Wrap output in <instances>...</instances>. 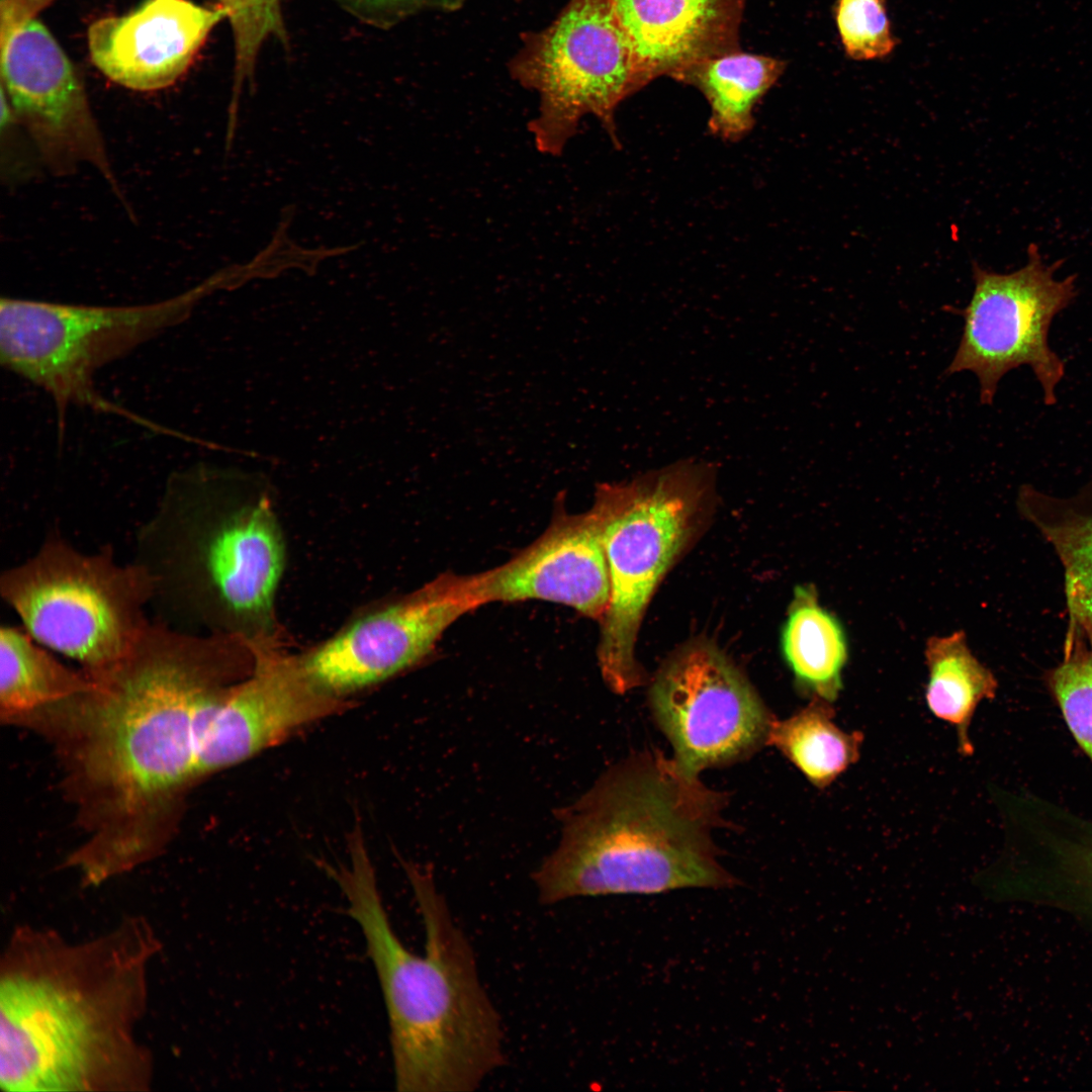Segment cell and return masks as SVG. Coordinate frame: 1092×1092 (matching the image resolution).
Listing matches in <instances>:
<instances>
[{"label":"cell","mask_w":1092,"mask_h":1092,"mask_svg":"<svg viewBox=\"0 0 1092 1092\" xmlns=\"http://www.w3.org/2000/svg\"><path fill=\"white\" fill-rule=\"evenodd\" d=\"M235 657L219 636L150 623L48 729L83 832L68 860L86 881L101 885L168 846L201 782L204 734L237 673Z\"/></svg>","instance_id":"1"},{"label":"cell","mask_w":1092,"mask_h":1092,"mask_svg":"<svg viewBox=\"0 0 1092 1092\" xmlns=\"http://www.w3.org/2000/svg\"><path fill=\"white\" fill-rule=\"evenodd\" d=\"M160 947L140 916L76 943L17 927L0 968L2 1090H148L152 1059L134 1028Z\"/></svg>","instance_id":"2"},{"label":"cell","mask_w":1092,"mask_h":1092,"mask_svg":"<svg viewBox=\"0 0 1092 1092\" xmlns=\"http://www.w3.org/2000/svg\"><path fill=\"white\" fill-rule=\"evenodd\" d=\"M349 854L348 864L325 869L348 902L378 977L395 1088L476 1090L506 1060L502 1019L431 868L401 860L424 925L425 951L418 954L392 927L364 842H352Z\"/></svg>","instance_id":"3"},{"label":"cell","mask_w":1092,"mask_h":1092,"mask_svg":"<svg viewBox=\"0 0 1092 1092\" xmlns=\"http://www.w3.org/2000/svg\"><path fill=\"white\" fill-rule=\"evenodd\" d=\"M726 805L673 757L631 753L556 809L560 840L533 874L540 902L737 886L713 838Z\"/></svg>","instance_id":"4"},{"label":"cell","mask_w":1092,"mask_h":1092,"mask_svg":"<svg viewBox=\"0 0 1092 1092\" xmlns=\"http://www.w3.org/2000/svg\"><path fill=\"white\" fill-rule=\"evenodd\" d=\"M235 479L204 465L171 475L135 562L174 619L246 638L270 617L285 549L269 499L239 502Z\"/></svg>","instance_id":"5"},{"label":"cell","mask_w":1092,"mask_h":1092,"mask_svg":"<svg viewBox=\"0 0 1092 1092\" xmlns=\"http://www.w3.org/2000/svg\"><path fill=\"white\" fill-rule=\"evenodd\" d=\"M241 279L237 267L211 275L169 298L131 305L62 303L2 297L0 362L52 398L60 437L71 406L123 418L158 434L166 427L112 402L94 383L95 373L191 314L217 289Z\"/></svg>","instance_id":"6"},{"label":"cell","mask_w":1092,"mask_h":1092,"mask_svg":"<svg viewBox=\"0 0 1092 1092\" xmlns=\"http://www.w3.org/2000/svg\"><path fill=\"white\" fill-rule=\"evenodd\" d=\"M713 482L709 464L681 461L597 488L589 510L601 530L611 583L597 656L603 679L618 695L645 682L635 657L642 618L656 586L702 526Z\"/></svg>","instance_id":"7"},{"label":"cell","mask_w":1092,"mask_h":1092,"mask_svg":"<svg viewBox=\"0 0 1092 1092\" xmlns=\"http://www.w3.org/2000/svg\"><path fill=\"white\" fill-rule=\"evenodd\" d=\"M0 590L33 639L91 674L121 660L150 624L153 589L136 562L87 553L57 536L4 572Z\"/></svg>","instance_id":"8"},{"label":"cell","mask_w":1092,"mask_h":1092,"mask_svg":"<svg viewBox=\"0 0 1092 1092\" xmlns=\"http://www.w3.org/2000/svg\"><path fill=\"white\" fill-rule=\"evenodd\" d=\"M510 72L538 94L529 130L536 148L552 156L561 154L586 114L618 146L616 109L646 85L611 0H569L549 26L525 34Z\"/></svg>","instance_id":"9"},{"label":"cell","mask_w":1092,"mask_h":1092,"mask_svg":"<svg viewBox=\"0 0 1092 1092\" xmlns=\"http://www.w3.org/2000/svg\"><path fill=\"white\" fill-rule=\"evenodd\" d=\"M1063 263L1045 264L1032 243L1027 263L1014 272L1000 274L974 265L973 295L960 311L963 333L946 372H973L982 404H992L1002 377L1021 366L1031 369L1044 404L1057 402L1056 388L1066 365L1051 348L1049 334L1054 318L1077 296V275L1055 277Z\"/></svg>","instance_id":"10"},{"label":"cell","mask_w":1092,"mask_h":1092,"mask_svg":"<svg viewBox=\"0 0 1092 1092\" xmlns=\"http://www.w3.org/2000/svg\"><path fill=\"white\" fill-rule=\"evenodd\" d=\"M648 704L686 770L744 760L766 744L774 716L744 674L710 640L694 639L652 678Z\"/></svg>","instance_id":"11"},{"label":"cell","mask_w":1092,"mask_h":1092,"mask_svg":"<svg viewBox=\"0 0 1092 1092\" xmlns=\"http://www.w3.org/2000/svg\"><path fill=\"white\" fill-rule=\"evenodd\" d=\"M483 605L481 572H445L359 617L300 660L318 689L341 699L421 662L454 622Z\"/></svg>","instance_id":"12"},{"label":"cell","mask_w":1092,"mask_h":1092,"mask_svg":"<svg viewBox=\"0 0 1092 1092\" xmlns=\"http://www.w3.org/2000/svg\"><path fill=\"white\" fill-rule=\"evenodd\" d=\"M1 91L48 169H96L117 191L107 148L74 65L36 18L1 21Z\"/></svg>","instance_id":"13"},{"label":"cell","mask_w":1092,"mask_h":1092,"mask_svg":"<svg viewBox=\"0 0 1092 1092\" xmlns=\"http://www.w3.org/2000/svg\"><path fill=\"white\" fill-rule=\"evenodd\" d=\"M996 806L1004 844L992 889L1092 918V820L1023 791L1002 792Z\"/></svg>","instance_id":"14"},{"label":"cell","mask_w":1092,"mask_h":1092,"mask_svg":"<svg viewBox=\"0 0 1092 1092\" xmlns=\"http://www.w3.org/2000/svg\"><path fill=\"white\" fill-rule=\"evenodd\" d=\"M252 648L250 672L229 687L207 725L198 760L201 781L339 712L343 705L311 681L300 657L257 637Z\"/></svg>","instance_id":"15"},{"label":"cell","mask_w":1092,"mask_h":1092,"mask_svg":"<svg viewBox=\"0 0 1092 1092\" xmlns=\"http://www.w3.org/2000/svg\"><path fill=\"white\" fill-rule=\"evenodd\" d=\"M225 11L190 0H145L88 29L90 58L112 82L136 91L164 89L190 67Z\"/></svg>","instance_id":"16"},{"label":"cell","mask_w":1092,"mask_h":1092,"mask_svg":"<svg viewBox=\"0 0 1092 1092\" xmlns=\"http://www.w3.org/2000/svg\"><path fill=\"white\" fill-rule=\"evenodd\" d=\"M481 573L487 604L539 600L601 621L610 601L605 547L590 510L557 514L533 543Z\"/></svg>","instance_id":"17"},{"label":"cell","mask_w":1092,"mask_h":1092,"mask_svg":"<svg viewBox=\"0 0 1092 1092\" xmlns=\"http://www.w3.org/2000/svg\"><path fill=\"white\" fill-rule=\"evenodd\" d=\"M645 84L739 50L743 0H611Z\"/></svg>","instance_id":"18"},{"label":"cell","mask_w":1092,"mask_h":1092,"mask_svg":"<svg viewBox=\"0 0 1092 1092\" xmlns=\"http://www.w3.org/2000/svg\"><path fill=\"white\" fill-rule=\"evenodd\" d=\"M23 628L0 631V717L6 725L35 733L94 688L83 669L60 661Z\"/></svg>","instance_id":"19"},{"label":"cell","mask_w":1092,"mask_h":1092,"mask_svg":"<svg viewBox=\"0 0 1092 1092\" xmlns=\"http://www.w3.org/2000/svg\"><path fill=\"white\" fill-rule=\"evenodd\" d=\"M1017 506L1063 565L1069 619L1092 625V478L1069 497L1022 485Z\"/></svg>","instance_id":"20"},{"label":"cell","mask_w":1092,"mask_h":1092,"mask_svg":"<svg viewBox=\"0 0 1092 1092\" xmlns=\"http://www.w3.org/2000/svg\"><path fill=\"white\" fill-rule=\"evenodd\" d=\"M782 650L803 695L830 703L838 698L849 655L847 636L840 620L821 606L813 585L795 588Z\"/></svg>","instance_id":"21"},{"label":"cell","mask_w":1092,"mask_h":1092,"mask_svg":"<svg viewBox=\"0 0 1092 1092\" xmlns=\"http://www.w3.org/2000/svg\"><path fill=\"white\" fill-rule=\"evenodd\" d=\"M779 59L739 50L703 60L675 80L698 88L711 111L710 131L726 141L743 138L753 126V109L783 74Z\"/></svg>","instance_id":"22"},{"label":"cell","mask_w":1092,"mask_h":1092,"mask_svg":"<svg viewBox=\"0 0 1092 1092\" xmlns=\"http://www.w3.org/2000/svg\"><path fill=\"white\" fill-rule=\"evenodd\" d=\"M928 679L926 706L936 718L951 725L958 737L959 751H974L969 728L978 705L993 699L997 680L973 654L964 632L928 639L925 647Z\"/></svg>","instance_id":"23"},{"label":"cell","mask_w":1092,"mask_h":1092,"mask_svg":"<svg viewBox=\"0 0 1092 1092\" xmlns=\"http://www.w3.org/2000/svg\"><path fill=\"white\" fill-rule=\"evenodd\" d=\"M832 703L811 698L786 719L770 723L766 744L776 747L817 789L828 788L859 756L863 734L846 732L834 721Z\"/></svg>","instance_id":"24"},{"label":"cell","mask_w":1092,"mask_h":1092,"mask_svg":"<svg viewBox=\"0 0 1092 1092\" xmlns=\"http://www.w3.org/2000/svg\"><path fill=\"white\" fill-rule=\"evenodd\" d=\"M1044 678L1069 731L1092 761V625L1069 620L1063 659Z\"/></svg>","instance_id":"25"},{"label":"cell","mask_w":1092,"mask_h":1092,"mask_svg":"<svg viewBox=\"0 0 1092 1092\" xmlns=\"http://www.w3.org/2000/svg\"><path fill=\"white\" fill-rule=\"evenodd\" d=\"M225 11L234 41V86L230 123L235 124L238 101L245 85L253 86L258 59L264 44L288 43L281 0H217Z\"/></svg>","instance_id":"26"},{"label":"cell","mask_w":1092,"mask_h":1092,"mask_svg":"<svg viewBox=\"0 0 1092 1092\" xmlns=\"http://www.w3.org/2000/svg\"><path fill=\"white\" fill-rule=\"evenodd\" d=\"M834 17L844 52L852 60L883 59L897 44L885 0H837Z\"/></svg>","instance_id":"27"},{"label":"cell","mask_w":1092,"mask_h":1092,"mask_svg":"<svg viewBox=\"0 0 1092 1092\" xmlns=\"http://www.w3.org/2000/svg\"><path fill=\"white\" fill-rule=\"evenodd\" d=\"M370 26L387 29L424 9L453 10L465 0H331Z\"/></svg>","instance_id":"28"},{"label":"cell","mask_w":1092,"mask_h":1092,"mask_svg":"<svg viewBox=\"0 0 1092 1092\" xmlns=\"http://www.w3.org/2000/svg\"><path fill=\"white\" fill-rule=\"evenodd\" d=\"M54 0H1V21H20L36 15Z\"/></svg>","instance_id":"29"}]
</instances>
